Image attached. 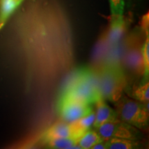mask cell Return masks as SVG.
<instances>
[{
  "label": "cell",
  "instance_id": "13",
  "mask_svg": "<svg viewBox=\"0 0 149 149\" xmlns=\"http://www.w3.org/2000/svg\"><path fill=\"white\" fill-rule=\"evenodd\" d=\"M102 141L103 139L101 138L97 132L88 130L80 137L78 141V145L81 148L88 149Z\"/></svg>",
  "mask_w": 149,
  "mask_h": 149
},
{
  "label": "cell",
  "instance_id": "7",
  "mask_svg": "<svg viewBox=\"0 0 149 149\" xmlns=\"http://www.w3.org/2000/svg\"><path fill=\"white\" fill-rule=\"evenodd\" d=\"M129 18L124 15L113 16L107 33L103 37L110 48H114L124 36L129 25Z\"/></svg>",
  "mask_w": 149,
  "mask_h": 149
},
{
  "label": "cell",
  "instance_id": "5",
  "mask_svg": "<svg viewBox=\"0 0 149 149\" xmlns=\"http://www.w3.org/2000/svg\"><path fill=\"white\" fill-rule=\"evenodd\" d=\"M57 109L62 120L68 123L82 118L93 111L91 104L66 95H59Z\"/></svg>",
  "mask_w": 149,
  "mask_h": 149
},
{
  "label": "cell",
  "instance_id": "8",
  "mask_svg": "<svg viewBox=\"0 0 149 149\" xmlns=\"http://www.w3.org/2000/svg\"><path fill=\"white\" fill-rule=\"evenodd\" d=\"M129 45L127 46L126 51L124 53V62L128 69L138 75L144 74V64L143 59L141 47L137 42H132V37H130Z\"/></svg>",
  "mask_w": 149,
  "mask_h": 149
},
{
  "label": "cell",
  "instance_id": "16",
  "mask_svg": "<svg viewBox=\"0 0 149 149\" xmlns=\"http://www.w3.org/2000/svg\"><path fill=\"white\" fill-rule=\"evenodd\" d=\"M143 59L144 64V79L148 80L149 72V39L146 37L144 45L141 47Z\"/></svg>",
  "mask_w": 149,
  "mask_h": 149
},
{
  "label": "cell",
  "instance_id": "12",
  "mask_svg": "<svg viewBox=\"0 0 149 149\" xmlns=\"http://www.w3.org/2000/svg\"><path fill=\"white\" fill-rule=\"evenodd\" d=\"M106 148L109 149H132L138 146L135 140L119 137H111L105 142Z\"/></svg>",
  "mask_w": 149,
  "mask_h": 149
},
{
  "label": "cell",
  "instance_id": "4",
  "mask_svg": "<svg viewBox=\"0 0 149 149\" xmlns=\"http://www.w3.org/2000/svg\"><path fill=\"white\" fill-rule=\"evenodd\" d=\"M115 104L118 118L137 128L148 125V102L142 104L126 97L122 96Z\"/></svg>",
  "mask_w": 149,
  "mask_h": 149
},
{
  "label": "cell",
  "instance_id": "15",
  "mask_svg": "<svg viewBox=\"0 0 149 149\" xmlns=\"http://www.w3.org/2000/svg\"><path fill=\"white\" fill-rule=\"evenodd\" d=\"M133 97L137 101L146 103L149 100V84L148 81H145L144 84L139 86H134L133 90Z\"/></svg>",
  "mask_w": 149,
  "mask_h": 149
},
{
  "label": "cell",
  "instance_id": "1",
  "mask_svg": "<svg viewBox=\"0 0 149 149\" xmlns=\"http://www.w3.org/2000/svg\"><path fill=\"white\" fill-rule=\"evenodd\" d=\"M16 29L31 64L40 76L51 77L71 66V50L58 47L57 40H70L69 21L56 0H29L16 18Z\"/></svg>",
  "mask_w": 149,
  "mask_h": 149
},
{
  "label": "cell",
  "instance_id": "6",
  "mask_svg": "<svg viewBox=\"0 0 149 149\" xmlns=\"http://www.w3.org/2000/svg\"><path fill=\"white\" fill-rule=\"evenodd\" d=\"M97 129L101 138L105 141L111 137L136 140L139 137L138 130H137L135 126L123 122L120 119L114 122L104 123Z\"/></svg>",
  "mask_w": 149,
  "mask_h": 149
},
{
  "label": "cell",
  "instance_id": "11",
  "mask_svg": "<svg viewBox=\"0 0 149 149\" xmlns=\"http://www.w3.org/2000/svg\"><path fill=\"white\" fill-rule=\"evenodd\" d=\"M24 0H0V30L7 23Z\"/></svg>",
  "mask_w": 149,
  "mask_h": 149
},
{
  "label": "cell",
  "instance_id": "14",
  "mask_svg": "<svg viewBox=\"0 0 149 149\" xmlns=\"http://www.w3.org/2000/svg\"><path fill=\"white\" fill-rule=\"evenodd\" d=\"M46 144L49 148H61V149H70V148H81L78 145L77 140L66 137V138H56L46 141Z\"/></svg>",
  "mask_w": 149,
  "mask_h": 149
},
{
  "label": "cell",
  "instance_id": "17",
  "mask_svg": "<svg viewBox=\"0 0 149 149\" xmlns=\"http://www.w3.org/2000/svg\"><path fill=\"white\" fill-rule=\"evenodd\" d=\"M109 3L112 15H123L125 4L124 0H109Z\"/></svg>",
  "mask_w": 149,
  "mask_h": 149
},
{
  "label": "cell",
  "instance_id": "18",
  "mask_svg": "<svg viewBox=\"0 0 149 149\" xmlns=\"http://www.w3.org/2000/svg\"><path fill=\"white\" fill-rule=\"evenodd\" d=\"M149 18H148V13L144 15V16L142 17V19H141V31H143V32L144 33L145 36L146 37H148V33H149Z\"/></svg>",
  "mask_w": 149,
  "mask_h": 149
},
{
  "label": "cell",
  "instance_id": "10",
  "mask_svg": "<svg viewBox=\"0 0 149 149\" xmlns=\"http://www.w3.org/2000/svg\"><path fill=\"white\" fill-rule=\"evenodd\" d=\"M66 138L70 137L72 139V130L70 123L66 122H57L51 126L42 136V140L44 142L56 138Z\"/></svg>",
  "mask_w": 149,
  "mask_h": 149
},
{
  "label": "cell",
  "instance_id": "3",
  "mask_svg": "<svg viewBox=\"0 0 149 149\" xmlns=\"http://www.w3.org/2000/svg\"><path fill=\"white\" fill-rule=\"evenodd\" d=\"M95 72L102 97L114 103L118 101L127 83L120 64L108 62L95 70Z\"/></svg>",
  "mask_w": 149,
  "mask_h": 149
},
{
  "label": "cell",
  "instance_id": "2",
  "mask_svg": "<svg viewBox=\"0 0 149 149\" xmlns=\"http://www.w3.org/2000/svg\"><path fill=\"white\" fill-rule=\"evenodd\" d=\"M60 95H66L92 104L102 98L99 91L95 72L88 67L74 70L65 81Z\"/></svg>",
  "mask_w": 149,
  "mask_h": 149
},
{
  "label": "cell",
  "instance_id": "9",
  "mask_svg": "<svg viewBox=\"0 0 149 149\" xmlns=\"http://www.w3.org/2000/svg\"><path fill=\"white\" fill-rule=\"evenodd\" d=\"M95 104L97 113L95 119L93 124L95 128H97L104 123L114 122L119 119L116 111L109 107L103 98L100 99Z\"/></svg>",
  "mask_w": 149,
  "mask_h": 149
},
{
  "label": "cell",
  "instance_id": "19",
  "mask_svg": "<svg viewBox=\"0 0 149 149\" xmlns=\"http://www.w3.org/2000/svg\"><path fill=\"white\" fill-rule=\"evenodd\" d=\"M106 141H102L101 142H99L97 144H95L92 148V149H106Z\"/></svg>",
  "mask_w": 149,
  "mask_h": 149
}]
</instances>
